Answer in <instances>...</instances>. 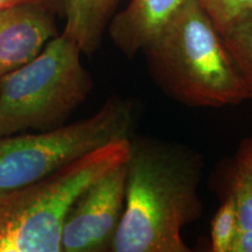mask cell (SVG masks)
<instances>
[{
	"instance_id": "cell-1",
	"label": "cell",
	"mask_w": 252,
	"mask_h": 252,
	"mask_svg": "<svg viewBox=\"0 0 252 252\" xmlns=\"http://www.w3.org/2000/svg\"><path fill=\"white\" fill-rule=\"evenodd\" d=\"M201 161L175 145L130 139L125 206L115 252H188L182 229L201 216Z\"/></svg>"
},
{
	"instance_id": "cell-2",
	"label": "cell",
	"mask_w": 252,
	"mask_h": 252,
	"mask_svg": "<svg viewBox=\"0 0 252 252\" xmlns=\"http://www.w3.org/2000/svg\"><path fill=\"white\" fill-rule=\"evenodd\" d=\"M162 90L194 108L252 98L220 32L197 0H187L143 50Z\"/></svg>"
},
{
	"instance_id": "cell-3",
	"label": "cell",
	"mask_w": 252,
	"mask_h": 252,
	"mask_svg": "<svg viewBox=\"0 0 252 252\" xmlns=\"http://www.w3.org/2000/svg\"><path fill=\"white\" fill-rule=\"evenodd\" d=\"M130 139L111 141L33 184L0 190V252H61L72 204L94 182L124 165Z\"/></svg>"
},
{
	"instance_id": "cell-4",
	"label": "cell",
	"mask_w": 252,
	"mask_h": 252,
	"mask_svg": "<svg viewBox=\"0 0 252 252\" xmlns=\"http://www.w3.org/2000/svg\"><path fill=\"white\" fill-rule=\"evenodd\" d=\"M81 54L61 33L33 60L0 78V137L65 125L94 86Z\"/></svg>"
},
{
	"instance_id": "cell-5",
	"label": "cell",
	"mask_w": 252,
	"mask_h": 252,
	"mask_svg": "<svg viewBox=\"0 0 252 252\" xmlns=\"http://www.w3.org/2000/svg\"><path fill=\"white\" fill-rule=\"evenodd\" d=\"M133 125V104L113 96L89 118L0 137V190L33 184L111 141L130 139Z\"/></svg>"
},
{
	"instance_id": "cell-6",
	"label": "cell",
	"mask_w": 252,
	"mask_h": 252,
	"mask_svg": "<svg viewBox=\"0 0 252 252\" xmlns=\"http://www.w3.org/2000/svg\"><path fill=\"white\" fill-rule=\"evenodd\" d=\"M126 168L117 167L88 187L65 217L63 252L110 251L125 206Z\"/></svg>"
},
{
	"instance_id": "cell-7",
	"label": "cell",
	"mask_w": 252,
	"mask_h": 252,
	"mask_svg": "<svg viewBox=\"0 0 252 252\" xmlns=\"http://www.w3.org/2000/svg\"><path fill=\"white\" fill-rule=\"evenodd\" d=\"M58 15L49 6L33 1L0 8V78L33 60L59 35Z\"/></svg>"
},
{
	"instance_id": "cell-8",
	"label": "cell",
	"mask_w": 252,
	"mask_h": 252,
	"mask_svg": "<svg viewBox=\"0 0 252 252\" xmlns=\"http://www.w3.org/2000/svg\"><path fill=\"white\" fill-rule=\"evenodd\" d=\"M187 0H130L108 27L110 39L123 54L134 58L159 33Z\"/></svg>"
},
{
	"instance_id": "cell-9",
	"label": "cell",
	"mask_w": 252,
	"mask_h": 252,
	"mask_svg": "<svg viewBox=\"0 0 252 252\" xmlns=\"http://www.w3.org/2000/svg\"><path fill=\"white\" fill-rule=\"evenodd\" d=\"M122 0H63L65 19L62 34L78 46L82 54L100 48L103 37Z\"/></svg>"
},
{
	"instance_id": "cell-10",
	"label": "cell",
	"mask_w": 252,
	"mask_h": 252,
	"mask_svg": "<svg viewBox=\"0 0 252 252\" xmlns=\"http://www.w3.org/2000/svg\"><path fill=\"white\" fill-rule=\"evenodd\" d=\"M220 35L252 94V8L232 19Z\"/></svg>"
},
{
	"instance_id": "cell-11",
	"label": "cell",
	"mask_w": 252,
	"mask_h": 252,
	"mask_svg": "<svg viewBox=\"0 0 252 252\" xmlns=\"http://www.w3.org/2000/svg\"><path fill=\"white\" fill-rule=\"evenodd\" d=\"M235 201L239 231L252 230V161L239 151L230 191Z\"/></svg>"
},
{
	"instance_id": "cell-12",
	"label": "cell",
	"mask_w": 252,
	"mask_h": 252,
	"mask_svg": "<svg viewBox=\"0 0 252 252\" xmlns=\"http://www.w3.org/2000/svg\"><path fill=\"white\" fill-rule=\"evenodd\" d=\"M239 234V223L235 201L228 195L212 220L210 237L214 252H232Z\"/></svg>"
},
{
	"instance_id": "cell-13",
	"label": "cell",
	"mask_w": 252,
	"mask_h": 252,
	"mask_svg": "<svg viewBox=\"0 0 252 252\" xmlns=\"http://www.w3.org/2000/svg\"><path fill=\"white\" fill-rule=\"evenodd\" d=\"M212 19L220 34L245 9L252 8V0H197Z\"/></svg>"
},
{
	"instance_id": "cell-14",
	"label": "cell",
	"mask_w": 252,
	"mask_h": 252,
	"mask_svg": "<svg viewBox=\"0 0 252 252\" xmlns=\"http://www.w3.org/2000/svg\"><path fill=\"white\" fill-rule=\"evenodd\" d=\"M26 1H33V2H40V4L47 5L53 9L58 12L60 17L63 15V0H0V8L5 7V6L18 4V2H26Z\"/></svg>"
},
{
	"instance_id": "cell-15",
	"label": "cell",
	"mask_w": 252,
	"mask_h": 252,
	"mask_svg": "<svg viewBox=\"0 0 252 252\" xmlns=\"http://www.w3.org/2000/svg\"><path fill=\"white\" fill-rule=\"evenodd\" d=\"M232 252H252V230L239 231Z\"/></svg>"
},
{
	"instance_id": "cell-16",
	"label": "cell",
	"mask_w": 252,
	"mask_h": 252,
	"mask_svg": "<svg viewBox=\"0 0 252 252\" xmlns=\"http://www.w3.org/2000/svg\"><path fill=\"white\" fill-rule=\"evenodd\" d=\"M241 152L244 153L252 161V139L245 141V144L242 146Z\"/></svg>"
}]
</instances>
